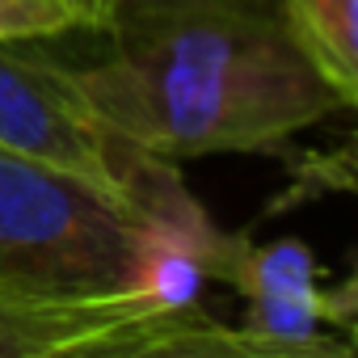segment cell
<instances>
[{"mask_svg": "<svg viewBox=\"0 0 358 358\" xmlns=\"http://www.w3.org/2000/svg\"><path fill=\"white\" fill-rule=\"evenodd\" d=\"M110 358H354L345 337H312V341H270L241 324H224L199 303L164 312L143 337L122 345Z\"/></svg>", "mask_w": 358, "mask_h": 358, "instance_id": "cell-5", "label": "cell"}, {"mask_svg": "<svg viewBox=\"0 0 358 358\" xmlns=\"http://www.w3.org/2000/svg\"><path fill=\"white\" fill-rule=\"evenodd\" d=\"M59 5L72 13L76 30H89V34H97V30L106 26L110 9H114V0H59Z\"/></svg>", "mask_w": 358, "mask_h": 358, "instance_id": "cell-8", "label": "cell"}, {"mask_svg": "<svg viewBox=\"0 0 358 358\" xmlns=\"http://www.w3.org/2000/svg\"><path fill=\"white\" fill-rule=\"evenodd\" d=\"M164 312L152 291L93 299H9L0 303V358H110L143 337Z\"/></svg>", "mask_w": 358, "mask_h": 358, "instance_id": "cell-4", "label": "cell"}, {"mask_svg": "<svg viewBox=\"0 0 358 358\" xmlns=\"http://www.w3.org/2000/svg\"><path fill=\"white\" fill-rule=\"evenodd\" d=\"M76 30L59 0H0V43H38Z\"/></svg>", "mask_w": 358, "mask_h": 358, "instance_id": "cell-7", "label": "cell"}, {"mask_svg": "<svg viewBox=\"0 0 358 358\" xmlns=\"http://www.w3.org/2000/svg\"><path fill=\"white\" fill-rule=\"evenodd\" d=\"M22 47L26 43H0V148L101 186L194 241L220 236L182 186L177 160L152 156L110 131L80 93L72 64Z\"/></svg>", "mask_w": 358, "mask_h": 358, "instance_id": "cell-3", "label": "cell"}, {"mask_svg": "<svg viewBox=\"0 0 358 358\" xmlns=\"http://www.w3.org/2000/svg\"><path fill=\"white\" fill-rule=\"evenodd\" d=\"M291 30L320 76L341 93L345 106L358 101V9L354 0H282Z\"/></svg>", "mask_w": 358, "mask_h": 358, "instance_id": "cell-6", "label": "cell"}, {"mask_svg": "<svg viewBox=\"0 0 358 358\" xmlns=\"http://www.w3.org/2000/svg\"><path fill=\"white\" fill-rule=\"evenodd\" d=\"M97 34L101 55L72 64L80 93L110 131L164 160L274 152L350 110L282 0H114Z\"/></svg>", "mask_w": 358, "mask_h": 358, "instance_id": "cell-1", "label": "cell"}, {"mask_svg": "<svg viewBox=\"0 0 358 358\" xmlns=\"http://www.w3.org/2000/svg\"><path fill=\"white\" fill-rule=\"evenodd\" d=\"M9 299H26V295H13L9 287H0V303H9Z\"/></svg>", "mask_w": 358, "mask_h": 358, "instance_id": "cell-9", "label": "cell"}, {"mask_svg": "<svg viewBox=\"0 0 358 358\" xmlns=\"http://www.w3.org/2000/svg\"><path fill=\"white\" fill-rule=\"evenodd\" d=\"M220 236L194 241L101 186L0 148V287L13 295L93 299L148 291L143 278L160 245L186 241L211 266Z\"/></svg>", "mask_w": 358, "mask_h": 358, "instance_id": "cell-2", "label": "cell"}]
</instances>
